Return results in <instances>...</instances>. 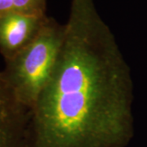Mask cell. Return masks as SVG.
<instances>
[{
  "label": "cell",
  "instance_id": "6da1fadb",
  "mask_svg": "<svg viewBox=\"0 0 147 147\" xmlns=\"http://www.w3.org/2000/svg\"><path fill=\"white\" fill-rule=\"evenodd\" d=\"M55 68L31 110L29 147H126L131 69L93 0H71Z\"/></svg>",
  "mask_w": 147,
  "mask_h": 147
},
{
  "label": "cell",
  "instance_id": "7a4b0ae2",
  "mask_svg": "<svg viewBox=\"0 0 147 147\" xmlns=\"http://www.w3.org/2000/svg\"><path fill=\"white\" fill-rule=\"evenodd\" d=\"M65 35V25L48 16L26 47L4 61V79L21 105L31 110L50 79Z\"/></svg>",
  "mask_w": 147,
  "mask_h": 147
},
{
  "label": "cell",
  "instance_id": "3957f363",
  "mask_svg": "<svg viewBox=\"0 0 147 147\" xmlns=\"http://www.w3.org/2000/svg\"><path fill=\"white\" fill-rule=\"evenodd\" d=\"M31 110L21 105L0 71V147H29Z\"/></svg>",
  "mask_w": 147,
  "mask_h": 147
},
{
  "label": "cell",
  "instance_id": "277c9868",
  "mask_svg": "<svg viewBox=\"0 0 147 147\" xmlns=\"http://www.w3.org/2000/svg\"><path fill=\"white\" fill-rule=\"evenodd\" d=\"M48 16L11 12L0 16V54L14 57L35 38Z\"/></svg>",
  "mask_w": 147,
  "mask_h": 147
},
{
  "label": "cell",
  "instance_id": "5b68a950",
  "mask_svg": "<svg viewBox=\"0 0 147 147\" xmlns=\"http://www.w3.org/2000/svg\"><path fill=\"white\" fill-rule=\"evenodd\" d=\"M15 12L12 0H0V16Z\"/></svg>",
  "mask_w": 147,
  "mask_h": 147
}]
</instances>
